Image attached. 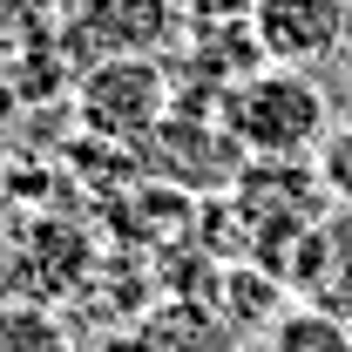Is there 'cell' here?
Returning a JSON list of instances; mask_svg holds the SVG:
<instances>
[{
  "label": "cell",
  "instance_id": "6da1fadb",
  "mask_svg": "<svg viewBox=\"0 0 352 352\" xmlns=\"http://www.w3.org/2000/svg\"><path fill=\"white\" fill-rule=\"evenodd\" d=\"M223 135L251 163H311L318 142L332 135V95L311 82V68H278L264 61L251 82L230 88L223 102Z\"/></svg>",
  "mask_w": 352,
  "mask_h": 352
},
{
  "label": "cell",
  "instance_id": "7a4b0ae2",
  "mask_svg": "<svg viewBox=\"0 0 352 352\" xmlns=\"http://www.w3.org/2000/svg\"><path fill=\"white\" fill-rule=\"evenodd\" d=\"M75 116L102 142H142L170 116V68L156 54H109L75 75Z\"/></svg>",
  "mask_w": 352,
  "mask_h": 352
},
{
  "label": "cell",
  "instance_id": "3957f363",
  "mask_svg": "<svg viewBox=\"0 0 352 352\" xmlns=\"http://www.w3.org/2000/svg\"><path fill=\"white\" fill-rule=\"evenodd\" d=\"M183 34V0H75L54 21V41L75 68H95L109 54H156Z\"/></svg>",
  "mask_w": 352,
  "mask_h": 352
},
{
  "label": "cell",
  "instance_id": "277c9868",
  "mask_svg": "<svg viewBox=\"0 0 352 352\" xmlns=\"http://www.w3.org/2000/svg\"><path fill=\"white\" fill-rule=\"evenodd\" d=\"M251 41L278 68H325L346 61L352 41V0H258L251 7Z\"/></svg>",
  "mask_w": 352,
  "mask_h": 352
},
{
  "label": "cell",
  "instance_id": "5b68a950",
  "mask_svg": "<svg viewBox=\"0 0 352 352\" xmlns=\"http://www.w3.org/2000/svg\"><path fill=\"white\" fill-rule=\"evenodd\" d=\"M285 285L298 305H318L352 325V210H325L285 258Z\"/></svg>",
  "mask_w": 352,
  "mask_h": 352
},
{
  "label": "cell",
  "instance_id": "8992f818",
  "mask_svg": "<svg viewBox=\"0 0 352 352\" xmlns=\"http://www.w3.org/2000/svg\"><path fill=\"white\" fill-rule=\"evenodd\" d=\"M116 352H237V325L204 292H170L149 311H135Z\"/></svg>",
  "mask_w": 352,
  "mask_h": 352
},
{
  "label": "cell",
  "instance_id": "52a82bcc",
  "mask_svg": "<svg viewBox=\"0 0 352 352\" xmlns=\"http://www.w3.org/2000/svg\"><path fill=\"white\" fill-rule=\"evenodd\" d=\"M292 305V285L271 271V264H237V271H223V292H217V311L237 325V339L244 332H271L278 318Z\"/></svg>",
  "mask_w": 352,
  "mask_h": 352
},
{
  "label": "cell",
  "instance_id": "ba28073f",
  "mask_svg": "<svg viewBox=\"0 0 352 352\" xmlns=\"http://www.w3.org/2000/svg\"><path fill=\"white\" fill-rule=\"evenodd\" d=\"M264 352H352V325L346 318H332V311L318 305H285V318L264 332Z\"/></svg>",
  "mask_w": 352,
  "mask_h": 352
},
{
  "label": "cell",
  "instance_id": "9c48e42d",
  "mask_svg": "<svg viewBox=\"0 0 352 352\" xmlns=\"http://www.w3.org/2000/svg\"><path fill=\"white\" fill-rule=\"evenodd\" d=\"M318 183H325V197L339 204V210H352V122H332V135L318 142Z\"/></svg>",
  "mask_w": 352,
  "mask_h": 352
},
{
  "label": "cell",
  "instance_id": "30bf717a",
  "mask_svg": "<svg viewBox=\"0 0 352 352\" xmlns=\"http://www.w3.org/2000/svg\"><path fill=\"white\" fill-rule=\"evenodd\" d=\"M61 21V0H0V41H41Z\"/></svg>",
  "mask_w": 352,
  "mask_h": 352
},
{
  "label": "cell",
  "instance_id": "8fae6325",
  "mask_svg": "<svg viewBox=\"0 0 352 352\" xmlns=\"http://www.w3.org/2000/svg\"><path fill=\"white\" fill-rule=\"evenodd\" d=\"M68 7H75V0H61V14H68Z\"/></svg>",
  "mask_w": 352,
  "mask_h": 352
},
{
  "label": "cell",
  "instance_id": "7c38bea8",
  "mask_svg": "<svg viewBox=\"0 0 352 352\" xmlns=\"http://www.w3.org/2000/svg\"><path fill=\"white\" fill-rule=\"evenodd\" d=\"M346 61H352V41H346Z\"/></svg>",
  "mask_w": 352,
  "mask_h": 352
}]
</instances>
